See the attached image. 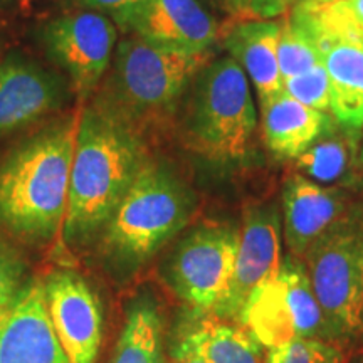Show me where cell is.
Here are the masks:
<instances>
[{
	"mask_svg": "<svg viewBox=\"0 0 363 363\" xmlns=\"http://www.w3.org/2000/svg\"><path fill=\"white\" fill-rule=\"evenodd\" d=\"M138 130L91 104L76 126L62 229L79 242L103 229L147 162Z\"/></svg>",
	"mask_w": 363,
	"mask_h": 363,
	"instance_id": "6da1fadb",
	"label": "cell"
},
{
	"mask_svg": "<svg viewBox=\"0 0 363 363\" xmlns=\"http://www.w3.org/2000/svg\"><path fill=\"white\" fill-rule=\"evenodd\" d=\"M76 126H44L0 160V224L17 238L44 242L65 224Z\"/></svg>",
	"mask_w": 363,
	"mask_h": 363,
	"instance_id": "7a4b0ae2",
	"label": "cell"
},
{
	"mask_svg": "<svg viewBox=\"0 0 363 363\" xmlns=\"http://www.w3.org/2000/svg\"><path fill=\"white\" fill-rule=\"evenodd\" d=\"M212 51L190 52L130 34L118 40L94 106L135 130L174 113Z\"/></svg>",
	"mask_w": 363,
	"mask_h": 363,
	"instance_id": "3957f363",
	"label": "cell"
},
{
	"mask_svg": "<svg viewBox=\"0 0 363 363\" xmlns=\"http://www.w3.org/2000/svg\"><path fill=\"white\" fill-rule=\"evenodd\" d=\"M197 201L182 177L160 160H147L103 233L108 257L123 271L152 259L192 219Z\"/></svg>",
	"mask_w": 363,
	"mask_h": 363,
	"instance_id": "277c9868",
	"label": "cell"
},
{
	"mask_svg": "<svg viewBox=\"0 0 363 363\" xmlns=\"http://www.w3.org/2000/svg\"><path fill=\"white\" fill-rule=\"evenodd\" d=\"M180 104L185 140L195 153L220 165L246 160L257 115L246 72L229 54L197 72Z\"/></svg>",
	"mask_w": 363,
	"mask_h": 363,
	"instance_id": "5b68a950",
	"label": "cell"
},
{
	"mask_svg": "<svg viewBox=\"0 0 363 363\" xmlns=\"http://www.w3.org/2000/svg\"><path fill=\"white\" fill-rule=\"evenodd\" d=\"M335 340L363 330V206L350 211L301 257Z\"/></svg>",
	"mask_w": 363,
	"mask_h": 363,
	"instance_id": "8992f818",
	"label": "cell"
},
{
	"mask_svg": "<svg viewBox=\"0 0 363 363\" xmlns=\"http://www.w3.org/2000/svg\"><path fill=\"white\" fill-rule=\"evenodd\" d=\"M240 227L203 222L179 240L165 264L167 284L197 315L214 313L233 279Z\"/></svg>",
	"mask_w": 363,
	"mask_h": 363,
	"instance_id": "52a82bcc",
	"label": "cell"
},
{
	"mask_svg": "<svg viewBox=\"0 0 363 363\" xmlns=\"http://www.w3.org/2000/svg\"><path fill=\"white\" fill-rule=\"evenodd\" d=\"M45 54L67 76L72 94L86 101L101 86L118 45L116 24L103 12L65 13L40 29Z\"/></svg>",
	"mask_w": 363,
	"mask_h": 363,
	"instance_id": "ba28073f",
	"label": "cell"
},
{
	"mask_svg": "<svg viewBox=\"0 0 363 363\" xmlns=\"http://www.w3.org/2000/svg\"><path fill=\"white\" fill-rule=\"evenodd\" d=\"M111 19L125 33L190 52L212 51L224 33L217 0H143Z\"/></svg>",
	"mask_w": 363,
	"mask_h": 363,
	"instance_id": "9c48e42d",
	"label": "cell"
},
{
	"mask_svg": "<svg viewBox=\"0 0 363 363\" xmlns=\"http://www.w3.org/2000/svg\"><path fill=\"white\" fill-rule=\"evenodd\" d=\"M283 224L274 202L251 203L240 224L239 246L229 291L214 313L220 320H234L244 303L262 281L278 272L281 266Z\"/></svg>",
	"mask_w": 363,
	"mask_h": 363,
	"instance_id": "30bf717a",
	"label": "cell"
},
{
	"mask_svg": "<svg viewBox=\"0 0 363 363\" xmlns=\"http://www.w3.org/2000/svg\"><path fill=\"white\" fill-rule=\"evenodd\" d=\"M45 303L69 363H96L103 342V308L86 279L57 271L44 281Z\"/></svg>",
	"mask_w": 363,
	"mask_h": 363,
	"instance_id": "8fae6325",
	"label": "cell"
},
{
	"mask_svg": "<svg viewBox=\"0 0 363 363\" xmlns=\"http://www.w3.org/2000/svg\"><path fill=\"white\" fill-rule=\"evenodd\" d=\"M0 363H69L49 316L43 281H26L0 308Z\"/></svg>",
	"mask_w": 363,
	"mask_h": 363,
	"instance_id": "7c38bea8",
	"label": "cell"
},
{
	"mask_svg": "<svg viewBox=\"0 0 363 363\" xmlns=\"http://www.w3.org/2000/svg\"><path fill=\"white\" fill-rule=\"evenodd\" d=\"M71 93L61 74L9 54L0 61V138L62 108Z\"/></svg>",
	"mask_w": 363,
	"mask_h": 363,
	"instance_id": "4fadbf2b",
	"label": "cell"
},
{
	"mask_svg": "<svg viewBox=\"0 0 363 363\" xmlns=\"http://www.w3.org/2000/svg\"><path fill=\"white\" fill-rule=\"evenodd\" d=\"M283 238L289 254L303 257L318 239L350 211L353 203L340 187H325L293 174L283 185Z\"/></svg>",
	"mask_w": 363,
	"mask_h": 363,
	"instance_id": "5bb4252c",
	"label": "cell"
},
{
	"mask_svg": "<svg viewBox=\"0 0 363 363\" xmlns=\"http://www.w3.org/2000/svg\"><path fill=\"white\" fill-rule=\"evenodd\" d=\"M330 81V115L348 128H363V33L318 26Z\"/></svg>",
	"mask_w": 363,
	"mask_h": 363,
	"instance_id": "9a60e30c",
	"label": "cell"
},
{
	"mask_svg": "<svg viewBox=\"0 0 363 363\" xmlns=\"http://www.w3.org/2000/svg\"><path fill=\"white\" fill-rule=\"evenodd\" d=\"M279 33L281 17L235 21L222 33L227 54L251 79L261 106L284 89L278 62Z\"/></svg>",
	"mask_w": 363,
	"mask_h": 363,
	"instance_id": "2e32d148",
	"label": "cell"
},
{
	"mask_svg": "<svg viewBox=\"0 0 363 363\" xmlns=\"http://www.w3.org/2000/svg\"><path fill=\"white\" fill-rule=\"evenodd\" d=\"M262 140L269 152L284 160H296L320 136L337 125L330 115L305 106L283 89L261 106Z\"/></svg>",
	"mask_w": 363,
	"mask_h": 363,
	"instance_id": "e0dca14e",
	"label": "cell"
},
{
	"mask_svg": "<svg viewBox=\"0 0 363 363\" xmlns=\"http://www.w3.org/2000/svg\"><path fill=\"white\" fill-rule=\"evenodd\" d=\"M360 148L362 130L348 128L337 121L294 160V165L298 174L325 187L347 185L358 174Z\"/></svg>",
	"mask_w": 363,
	"mask_h": 363,
	"instance_id": "ac0fdd59",
	"label": "cell"
},
{
	"mask_svg": "<svg viewBox=\"0 0 363 363\" xmlns=\"http://www.w3.org/2000/svg\"><path fill=\"white\" fill-rule=\"evenodd\" d=\"M175 353H190L203 363H264L262 345L239 323L202 320L182 335Z\"/></svg>",
	"mask_w": 363,
	"mask_h": 363,
	"instance_id": "d6986e66",
	"label": "cell"
},
{
	"mask_svg": "<svg viewBox=\"0 0 363 363\" xmlns=\"http://www.w3.org/2000/svg\"><path fill=\"white\" fill-rule=\"evenodd\" d=\"M110 363H163V313L152 293L131 301Z\"/></svg>",
	"mask_w": 363,
	"mask_h": 363,
	"instance_id": "ffe728a7",
	"label": "cell"
},
{
	"mask_svg": "<svg viewBox=\"0 0 363 363\" xmlns=\"http://www.w3.org/2000/svg\"><path fill=\"white\" fill-rule=\"evenodd\" d=\"M235 323L246 328L267 350L296 338L278 272L249 294Z\"/></svg>",
	"mask_w": 363,
	"mask_h": 363,
	"instance_id": "44dd1931",
	"label": "cell"
},
{
	"mask_svg": "<svg viewBox=\"0 0 363 363\" xmlns=\"http://www.w3.org/2000/svg\"><path fill=\"white\" fill-rule=\"evenodd\" d=\"M278 274L283 284L284 299L296 338L325 340V342L335 343L333 333L321 310L320 301L313 291L306 266L301 257L286 254L281 259Z\"/></svg>",
	"mask_w": 363,
	"mask_h": 363,
	"instance_id": "7402d4cb",
	"label": "cell"
},
{
	"mask_svg": "<svg viewBox=\"0 0 363 363\" xmlns=\"http://www.w3.org/2000/svg\"><path fill=\"white\" fill-rule=\"evenodd\" d=\"M321 61L323 56L315 17L311 12L294 6L281 17L278 62L283 84L293 76L310 71Z\"/></svg>",
	"mask_w": 363,
	"mask_h": 363,
	"instance_id": "603a6c76",
	"label": "cell"
},
{
	"mask_svg": "<svg viewBox=\"0 0 363 363\" xmlns=\"http://www.w3.org/2000/svg\"><path fill=\"white\" fill-rule=\"evenodd\" d=\"M264 363H345V355L333 342L293 338L269 348Z\"/></svg>",
	"mask_w": 363,
	"mask_h": 363,
	"instance_id": "cb8c5ba5",
	"label": "cell"
},
{
	"mask_svg": "<svg viewBox=\"0 0 363 363\" xmlns=\"http://www.w3.org/2000/svg\"><path fill=\"white\" fill-rule=\"evenodd\" d=\"M283 88L289 96H293L305 106L330 113V81L323 61L318 62L310 71L284 81Z\"/></svg>",
	"mask_w": 363,
	"mask_h": 363,
	"instance_id": "d4e9b609",
	"label": "cell"
},
{
	"mask_svg": "<svg viewBox=\"0 0 363 363\" xmlns=\"http://www.w3.org/2000/svg\"><path fill=\"white\" fill-rule=\"evenodd\" d=\"M311 13L325 29L363 33V0H342Z\"/></svg>",
	"mask_w": 363,
	"mask_h": 363,
	"instance_id": "484cf974",
	"label": "cell"
},
{
	"mask_svg": "<svg viewBox=\"0 0 363 363\" xmlns=\"http://www.w3.org/2000/svg\"><path fill=\"white\" fill-rule=\"evenodd\" d=\"M26 264L11 244L0 239V308L11 301L26 283Z\"/></svg>",
	"mask_w": 363,
	"mask_h": 363,
	"instance_id": "4316f807",
	"label": "cell"
},
{
	"mask_svg": "<svg viewBox=\"0 0 363 363\" xmlns=\"http://www.w3.org/2000/svg\"><path fill=\"white\" fill-rule=\"evenodd\" d=\"M299 0H225V6L238 17L246 19H279Z\"/></svg>",
	"mask_w": 363,
	"mask_h": 363,
	"instance_id": "83f0119b",
	"label": "cell"
},
{
	"mask_svg": "<svg viewBox=\"0 0 363 363\" xmlns=\"http://www.w3.org/2000/svg\"><path fill=\"white\" fill-rule=\"evenodd\" d=\"M71 2L81 9H89V11L103 12L106 16L115 17L118 13L135 7L136 4L143 2V0H71Z\"/></svg>",
	"mask_w": 363,
	"mask_h": 363,
	"instance_id": "f1b7e54d",
	"label": "cell"
},
{
	"mask_svg": "<svg viewBox=\"0 0 363 363\" xmlns=\"http://www.w3.org/2000/svg\"><path fill=\"white\" fill-rule=\"evenodd\" d=\"M337 2H342V0H299L296 7L303 9V11L306 12H316L320 11V9L328 7L331 4H337Z\"/></svg>",
	"mask_w": 363,
	"mask_h": 363,
	"instance_id": "f546056e",
	"label": "cell"
},
{
	"mask_svg": "<svg viewBox=\"0 0 363 363\" xmlns=\"http://www.w3.org/2000/svg\"><path fill=\"white\" fill-rule=\"evenodd\" d=\"M177 363H203L201 358L190 355V353H175Z\"/></svg>",
	"mask_w": 363,
	"mask_h": 363,
	"instance_id": "4dcf8cb0",
	"label": "cell"
},
{
	"mask_svg": "<svg viewBox=\"0 0 363 363\" xmlns=\"http://www.w3.org/2000/svg\"><path fill=\"white\" fill-rule=\"evenodd\" d=\"M358 174H360L362 180H363V142H362V148H360V160H358Z\"/></svg>",
	"mask_w": 363,
	"mask_h": 363,
	"instance_id": "1f68e13d",
	"label": "cell"
}]
</instances>
